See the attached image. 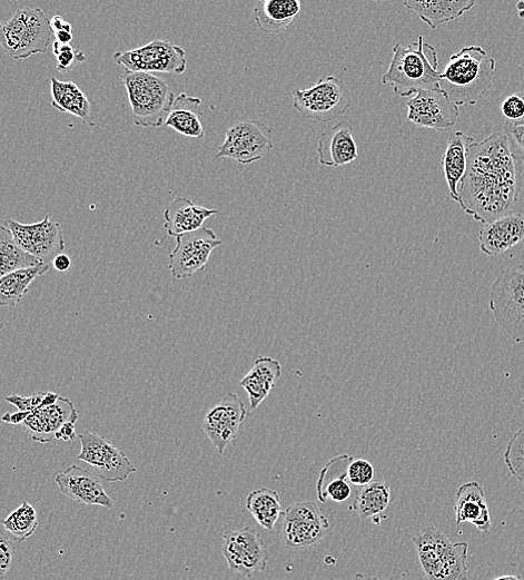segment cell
Returning a JSON list of instances; mask_svg holds the SVG:
<instances>
[{
  "label": "cell",
  "mask_w": 524,
  "mask_h": 580,
  "mask_svg": "<svg viewBox=\"0 0 524 580\" xmlns=\"http://www.w3.org/2000/svg\"><path fill=\"white\" fill-rule=\"evenodd\" d=\"M520 164L504 134L473 142L457 190L462 210L482 225L511 214L522 188Z\"/></svg>",
  "instance_id": "1"
},
{
  "label": "cell",
  "mask_w": 524,
  "mask_h": 580,
  "mask_svg": "<svg viewBox=\"0 0 524 580\" xmlns=\"http://www.w3.org/2000/svg\"><path fill=\"white\" fill-rule=\"evenodd\" d=\"M495 68V61L481 47H465L441 72L439 89L456 107H474L491 90Z\"/></svg>",
  "instance_id": "2"
},
{
  "label": "cell",
  "mask_w": 524,
  "mask_h": 580,
  "mask_svg": "<svg viewBox=\"0 0 524 580\" xmlns=\"http://www.w3.org/2000/svg\"><path fill=\"white\" fill-rule=\"evenodd\" d=\"M436 50L418 37L408 47L396 45L387 72L382 78L384 86L403 99H411L422 91L439 89L441 72L437 71Z\"/></svg>",
  "instance_id": "3"
},
{
  "label": "cell",
  "mask_w": 524,
  "mask_h": 580,
  "mask_svg": "<svg viewBox=\"0 0 524 580\" xmlns=\"http://www.w3.org/2000/svg\"><path fill=\"white\" fill-rule=\"evenodd\" d=\"M137 127L160 128L166 124L176 96L165 80L150 73L126 71L122 76Z\"/></svg>",
  "instance_id": "4"
},
{
  "label": "cell",
  "mask_w": 524,
  "mask_h": 580,
  "mask_svg": "<svg viewBox=\"0 0 524 580\" xmlns=\"http://www.w3.org/2000/svg\"><path fill=\"white\" fill-rule=\"evenodd\" d=\"M55 32L51 21L40 9L19 10L0 30V46L14 61H24L46 55Z\"/></svg>",
  "instance_id": "5"
},
{
  "label": "cell",
  "mask_w": 524,
  "mask_h": 580,
  "mask_svg": "<svg viewBox=\"0 0 524 580\" xmlns=\"http://www.w3.org/2000/svg\"><path fill=\"white\" fill-rule=\"evenodd\" d=\"M490 311L496 325L516 344L524 343V268L498 273L490 291Z\"/></svg>",
  "instance_id": "6"
},
{
  "label": "cell",
  "mask_w": 524,
  "mask_h": 580,
  "mask_svg": "<svg viewBox=\"0 0 524 580\" xmlns=\"http://www.w3.org/2000/svg\"><path fill=\"white\" fill-rule=\"evenodd\" d=\"M294 108L304 119L330 124L343 117L353 104L347 86L335 77L323 78L309 89L293 92Z\"/></svg>",
  "instance_id": "7"
},
{
  "label": "cell",
  "mask_w": 524,
  "mask_h": 580,
  "mask_svg": "<svg viewBox=\"0 0 524 580\" xmlns=\"http://www.w3.org/2000/svg\"><path fill=\"white\" fill-rule=\"evenodd\" d=\"M278 535L289 549H305L320 542L330 524L314 501L287 507L279 519Z\"/></svg>",
  "instance_id": "8"
},
{
  "label": "cell",
  "mask_w": 524,
  "mask_h": 580,
  "mask_svg": "<svg viewBox=\"0 0 524 580\" xmlns=\"http://www.w3.org/2000/svg\"><path fill=\"white\" fill-rule=\"evenodd\" d=\"M273 149V129L258 120H248L228 129L216 157L247 166L264 159Z\"/></svg>",
  "instance_id": "9"
},
{
  "label": "cell",
  "mask_w": 524,
  "mask_h": 580,
  "mask_svg": "<svg viewBox=\"0 0 524 580\" xmlns=\"http://www.w3.org/2000/svg\"><path fill=\"white\" fill-rule=\"evenodd\" d=\"M113 61L130 72L184 75L186 51L168 41L156 40L140 49L118 52Z\"/></svg>",
  "instance_id": "10"
},
{
  "label": "cell",
  "mask_w": 524,
  "mask_h": 580,
  "mask_svg": "<svg viewBox=\"0 0 524 580\" xmlns=\"http://www.w3.org/2000/svg\"><path fill=\"white\" fill-rule=\"evenodd\" d=\"M82 450L78 459L88 463L96 475L108 482H125L137 468L111 441L87 430L79 435Z\"/></svg>",
  "instance_id": "11"
},
{
  "label": "cell",
  "mask_w": 524,
  "mask_h": 580,
  "mask_svg": "<svg viewBox=\"0 0 524 580\" xmlns=\"http://www.w3.org/2000/svg\"><path fill=\"white\" fill-rule=\"evenodd\" d=\"M223 553L233 572L251 578L267 569L269 552L259 532L251 528L227 530Z\"/></svg>",
  "instance_id": "12"
},
{
  "label": "cell",
  "mask_w": 524,
  "mask_h": 580,
  "mask_svg": "<svg viewBox=\"0 0 524 580\" xmlns=\"http://www.w3.org/2000/svg\"><path fill=\"white\" fill-rule=\"evenodd\" d=\"M8 228L16 243L42 264L51 266V263L66 249L62 227L59 223L52 222L49 216L34 225L10 220Z\"/></svg>",
  "instance_id": "13"
},
{
  "label": "cell",
  "mask_w": 524,
  "mask_h": 580,
  "mask_svg": "<svg viewBox=\"0 0 524 580\" xmlns=\"http://www.w3.org/2000/svg\"><path fill=\"white\" fill-rule=\"evenodd\" d=\"M221 245L215 232L206 227L177 237V247L170 255L171 274L177 279L192 277L205 269L214 250Z\"/></svg>",
  "instance_id": "14"
},
{
  "label": "cell",
  "mask_w": 524,
  "mask_h": 580,
  "mask_svg": "<svg viewBox=\"0 0 524 580\" xmlns=\"http://www.w3.org/2000/svg\"><path fill=\"white\" fill-rule=\"evenodd\" d=\"M407 119L417 127L443 132L453 128L459 109L441 89L422 91L406 104Z\"/></svg>",
  "instance_id": "15"
},
{
  "label": "cell",
  "mask_w": 524,
  "mask_h": 580,
  "mask_svg": "<svg viewBox=\"0 0 524 580\" xmlns=\"http://www.w3.org/2000/svg\"><path fill=\"white\" fill-rule=\"evenodd\" d=\"M246 416L245 403L234 393L225 395L206 414L202 429L221 455L225 454L227 446L237 439Z\"/></svg>",
  "instance_id": "16"
},
{
  "label": "cell",
  "mask_w": 524,
  "mask_h": 580,
  "mask_svg": "<svg viewBox=\"0 0 524 580\" xmlns=\"http://www.w3.org/2000/svg\"><path fill=\"white\" fill-rule=\"evenodd\" d=\"M60 491L68 498L87 505H100L112 509L115 500L108 494L100 478L88 470L71 465L56 476Z\"/></svg>",
  "instance_id": "17"
},
{
  "label": "cell",
  "mask_w": 524,
  "mask_h": 580,
  "mask_svg": "<svg viewBox=\"0 0 524 580\" xmlns=\"http://www.w3.org/2000/svg\"><path fill=\"white\" fill-rule=\"evenodd\" d=\"M79 419L80 414L73 402L60 396L56 404L32 412L23 423V427L33 441L46 444L52 442L63 424L68 422L77 424Z\"/></svg>",
  "instance_id": "18"
},
{
  "label": "cell",
  "mask_w": 524,
  "mask_h": 580,
  "mask_svg": "<svg viewBox=\"0 0 524 580\" xmlns=\"http://www.w3.org/2000/svg\"><path fill=\"white\" fill-rule=\"evenodd\" d=\"M524 240V215L508 214L483 226L478 234L479 250L497 257Z\"/></svg>",
  "instance_id": "19"
},
{
  "label": "cell",
  "mask_w": 524,
  "mask_h": 580,
  "mask_svg": "<svg viewBox=\"0 0 524 580\" xmlns=\"http://www.w3.org/2000/svg\"><path fill=\"white\" fill-rule=\"evenodd\" d=\"M317 153L319 164L328 168L344 167L358 159V148L350 122L342 120L328 128L319 138Z\"/></svg>",
  "instance_id": "20"
},
{
  "label": "cell",
  "mask_w": 524,
  "mask_h": 580,
  "mask_svg": "<svg viewBox=\"0 0 524 580\" xmlns=\"http://www.w3.org/2000/svg\"><path fill=\"white\" fill-rule=\"evenodd\" d=\"M455 522H469L481 532L491 528V515L483 486L471 481L462 484L455 497Z\"/></svg>",
  "instance_id": "21"
},
{
  "label": "cell",
  "mask_w": 524,
  "mask_h": 580,
  "mask_svg": "<svg viewBox=\"0 0 524 580\" xmlns=\"http://www.w3.org/2000/svg\"><path fill=\"white\" fill-rule=\"evenodd\" d=\"M300 11L299 0H261L254 10V18L263 33L277 36L295 24Z\"/></svg>",
  "instance_id": "22"
},
{
  "label": "cell",
  "mask_w": 524,
  "mask_h": 580,
  "mask_svg": "<svg viewBox=\"0 0 524 580\" xmlns=\"http://www.w3.org/2000/svg\"><path fill=\"white\" fill-rule=\"evenodd\" d=\"M220 212L204 208L188 198H177L165 212V228L169 236L179 237L197 232L204 224Z\"/></svg>",
  "instance_id": "23"
},
{
  "label": "cell",
  "mask_w": 524,
  "mask_h": 580,
  "mask_svg": "<svg viewBox=\"0 0 524 580\" xmlns=\"http://www.w3.org/2000/svg\"><path fill=\"white\" fill-rule=\"evenodd\" d=\"M475 6L474 0H454V2L452 0H434V2L407 0L404 2V7L414 12L432 30L457 20Z\"/></svg>",
  "instance_id": "24"
},
{
  "label": "cell",
  "mask_w": 524,
  "mask_h": 580,
  "mask_svg": "<svg viewBox=\"0 0 524 580\" xmlns=\"http://www.w3.org/2000/svg\"><path fill=\"white\" fill-rule=\"evenodd\" d=\"M474 142L472 137L462 131L452 134L442 156V167L448 187L449 198L458 204V186L467 168L468 148Z\"/></svg>",
  "instance_id": "25"
},
{
  "label": "cell",
  "mask_w": 524,
  "mask_h": 580,
  "mask_svg": "<svg viewBox=\"0 0 524 580\" xmlns=\"http://www.w3.org/2000/svg\"><path fill=\"white\" fill-rule=\"evenodd\" d=\"M281 376L279 361L258 356L253 368L240 381V386L246 390L250 401V409L256 410L268 397Z\"/></svg>",
  "instance_id": "26"
},
{
  "label": "cell",
  "mask_w": 524,
  "mask_h": 580,
  "mask_svg": "<svg viewBox=\"0 0 524 580\" xmlns=\"http://www.w3.org/2000/svg\"><path fill=\"white\" fill-rule=\"evenodd\" d=\"M202 101L186 94L176 98L165 126L184 137L201 139L205 137L201 118Z\"/></svg>",
  "instance_id": "27"
},
{
  "label": "cell",
  "mask_w": 524,
  "mask_h": 580,
  "mask_svg": "<svg viewBox=\"0 0 524 580\" xmlns=\"http://www.w3.org/2000/svg\"><path fill=\"white\" fill-rule=\"evenodd\" d=\"M52 106L63 112L81 119L89 126L92 121V106L90 99L73 82L51 79Z\"/></svg>",
  "instance_id": "28"
},
{
  "label": "cell",
  "mask_w": 524,
  "mask_h": 580,
  "mask_svg": "<svg viewBox=\"0 0 524 580\" xmlns=\"http://www.w3.org/2000/svg\"><path fill=\"white\" fill-rule=\"evenodd\" d=\"M468 543L452 542L424 572L426 580H467L468 579Z\"/></svg>",
  "instance_id": "29"
},
{
  "label": "cell",
  "mask_w": 524,
  "mask_h": 580,
  "mask_svg": "<svg viewBox=\"0 0 524 580\" xmlns=\"http://www.w3.org/2000/svg\"><path fill=\"white\" fill-rule=\"evenodd\" d=\"M50 265L39 264L0 278V306L14 307L29 293L32 283L49 273Z\"/></svg>",
  "instance_id": "30"
},
{
  "label": "cell",
  "mask_w": 524,
  "mask_h": 580,
  "mask_svg": "<svg viewBox=\"0 0 524 580\" xmlns=\"http://www.w3.org/2000/svg\"><path fill=\"white\" fill-rule=\"evenodd\" d=\"M390 503V488L385 481H373L360 486L357 491L350 510L362 520L377 518Z\"/></svg>",
  "instance_id": "31"
},
{
  "label": "cell",
  "mask_w": 524,
  "mask_h": 580,
  "mask_svg": "<svg viewBox=\"0 0 524 580\" xmlns=\"http://www.w3.org/2000/svg\"><path fill=\"white\" fill-rule=\"evenodd\" d=\"M246 507L254 519L267 530L276 527L284 511L279 493L268 488L251 491Z\"/></svg>",
  "instance_id": "32"
},
{
  "label": "cell",
  "mask_w": 524,
  "mask_h": 580,
  "mask_svg": "<svg viewBox=\"0 0 524 580\" xmlns=\"http://www.w3.org/2000/svg\"><path fill=\"white\" fill-rule=\"evenodd\" d=\"M40 263L26 253L14 240L11 230L0 225V278L20 269L34 267Z\"/></svg>",
  "instance_id": "33"
},
{
  "label": "cell",
  "mask_w": 524,
  "mask_h": 580,
  "mask_svg": "<svg viewBox=\"0 0 524 580\" xmlns=\"http://www.w3.org/2000/svg\"><path fill=\"white\" fill-rule=\"evenodd\" d=\"M353 460L352 456L335 474H333L329 462L322 470L317 482V494L322 502H326L327 499H332L334 502H344L350 498L353 490L347 479V466Z\"/></svg>",
  "instance_id": "34"
},
{
  "label": "cell",
  "mask_w": 524,
  "mask_h": 580,
  "mask_svg": "<svg viewBox=\"0 0 524 580\" xmlns=\"http://www.w3.org/2000/svg\"><path fill=\"white\" fill-rule=\"evenodd\" d=\"M4 529L18 542H22L34 534L39 528L38 511L33 504L23 501L4 521Z\"/></svg>",
  "instance_id": "35"
},
{
  "label": "cell",
  "mask_w": 524,
  "mask_h": 580,
  "mask_svg": "<svg viewBox=\"0 0 524 580\" xmlns=\"http://www.w3.org/2000/svg\"><path fill=\"white\" fill-rule=\"evenodd\" d=\"M504 463L510 473L524 484V426L518 429L507 442Z\"/></svg>",
  "instance_id": "36"
},
{
  "label": "cell",
  "mask_w": 524,
  "mask_h": 580,
  "mask_svg": "<svg viewBox=\"0 0 524 580\" xmlns=\"http://www.w3.org/2000/svg\"><path fill=\"white\" fill-rule=\"evenodd\" d=\"M375 469L373 464L364 459H354L347 466V479L356 486H364L373 482Z\"/></svg>",
  "instance_id": "37"
},
{
  "label": "cell",
  "mask_w": 524,
  "mask_h": 580,
  "mask_svg": "<svg viewBox=\"0 0 524 580\" xmlns=\"http://www.w3.org/2000/svg\"><path fill=\"white\" fill-rule=\"evenodd\" d=\"M17 540L6 529L0 528V580H3L13 566Z\"/></svg>",
  "instance_id": "38"
},
{
  "label": "cell",
  "mask_w": 524,
  "mask_h": 580,
  "mask_svg": "<svg viewBox=\"0 0 524 580\" xmlns=\"http://www.w3.org/2000/svg\"><path fill=\"white\" fill-rule=\"evenodd\" d=\"M504 136L506 137L514 158L524 163V121L505 122Z\"/></svg>",
  "instance_id": "39"
},
{
  "label": "cell",
  "mask_w": 524,
  "mask_h": 580,
  "mask_svg": "<svg viewBox=\"0 0 524 580\" xmlns=\"http://www.w3.org/2000/svg\"><path fill=\"white\" fill-rule=\"evenodd\" d=\"M53 53L58 61V70L61 72L70 70L77 61L83 63L87 60L85 53L76 51L72 46H63L57 41Z\"/></svg>",
  "instance_id": "40"
},
{
  "label": "cell",
  "mask_w": 524,
  "mask_h": 580,
  "mask_svg": "<svg viewBox=\"0 0 524 580\" xmlns=\"http://www.w3.org/2000/svg\"><path fill=\"white\" fill-rule=\"evenodd\" d=\"M501 111L507 122L524 121V92L505 98L502 102Z\"/></svg>",
  "instance_id": "41"
},
{
  "label": "cell",
  "mask_w": 524,
  "mask_h": 580,
  "mask_svg": "<svg viewBox=\"0 0 524 580\" xmlns=\"http://www.w3.org/2000/svg\"><path fill=\"white\" fill-rule=\"evenodd\" d=\"M46 395V392H38L31 396L12 394L7 397V401L10 404L17 406L19 411L32 413L41 407Z\"/></svg>",
  "instance_id": "42"
},
{
  "label": "cell",
  "mask_w": 524,
  "mask_h": 580,
  "mask_svg": "<svg viewBox=\"0 0 524 580\" xmlns=\"http://www.w3.org/2000/svg\"><path fill=\"white\" fill-rule=\"evenodd\" d=\"M78 438L75 423L68 422L56 433L55 439L63 441H73Z\"/></svg>",
  "instance_id": "43"
},
{
  "label": "cell",
  "mask_w": 524,
  "mask_h": 580,
  "mask_svg": "<svg viewBox=\"0 0 524 580\" xmlns=\"http://www.w3.org/2000/svg\"><path fill=\"white\" fill-rule=\"evenodd\" d=\"M30 412L18 411L16 413H7L2 416V421L8 424H23L30 416Z\"/></svg>",
  "instance_id": "44"
},
{
  "label": "cell",
  "mask_w": 524,
  "mask_h": 580,
  "mask_svg": "<svg viewBox=\"0 0 524 580\" xmlns=\"http://www.w3.org/2000/svg\"><path fill=\"white\" fill-rule=\"evenodd\" d=\"M51 28L55 33L70 32L73 33L72 26L61 17H56L51 21Z\"/></svg>",
  "instance_id": "45"
},
{
  "label": "cell",
  "mask_w": 524,
  "mask_h": 580,
  "mask_svg": "<svg viewBox=\"0 0 524 580\" xmlns=\"http://www.w3.org/2000/svg\"><path fill=\"white\" fill-rule=\"evenodd\" d=\"M55 268L58 272L66 273L72 267V260L68 255L61 254L53 262Z\"/></svg>",
  "instance_id": "46"
},
{
  "label": "cell",
  "mask_w": 524,
  "mask_h": 580,
  "mask_svg": "<svg viewBox=\"0 0 524 580\" xmlns=\"http://www.w3.org/2000/svg\"><path fill=\"white\" fill-rule=\"evenodd\" d=\"M55 37L57 38V42H59L63 46H71V43L75 40L73 33H70V32L55 33Z\"/></svg>",
  "instance_id": "47"
},
{
  "label": "cell",
  "mask_w": 524,
  "mask_h": 580,
  "mask_svg": "<svg viewBox=\"0 0 524 580\" xmlns=\"http://www.w3.org/2000/svg\"><path fill=\"white\" fill-rule=\"evenodd\" d=\"M350 580H393V578H380V577H366L362 573H357L353 579Z\"/></svg>",
  "instance_id": "48"
},
{
  "label": "cell",
  "mask_w": 524,
  "mask_h": 580,
  "mask_svg": "<svg viewBox=\"0 0 524 580\" xmlns=\"http://www.w3.org/2000/svg\"><path fill=\"white\" fill-rule=\"evenodd\" d=\"M493 580H521V578L515 574H504V576H500Z\"/></svg>",
  "instance_id": "49"
},
{
  "label": "cell",
  "mask_w": 524,
  "mask_h": 580,
  "mask_svg": "<svg viewBox=\"0 0 524 580\" xmlns=\"http://www.w3.org/2000/svg\"><path fill=\"white\" fill-rule=\"evenodd\" d=\"M517 9H518V12H520V18L524 19V3H518L517 4Z\"/></svg>",
  "instance_id": "50"
},
{
  "label": "cell",
  "mask_w": 524,
  "mask_h": 580,
  "mask_svg": "<svg viewBox=\"0 0 524 580\" xmlns=\"http://www.w3.org/2000/svg\"><path fill=\"white\" fill-rule=\"evenodd\" d=\"M524 166V163H523ZM522 188H524V175H522Z\"/></svg>",
  "instance_id": "51"
},
{
  "label": "cell",
  "mask_w": 524,
  "mask_h": 580,
  "mask_svg": "<svg viewBox=\"0 0 524 580\" xmlns=\"http://www.w3.org/2000/svg\"><path fill=\"white\" fill-rule=\"evenodd\" d=\"M2 28H3V26H2V24H0V30H2Z\"/></svg>",
  "instance_id": "52"
},
{
  "label": "cell",
  "mask_w": 524,
  "mask_h": 580,
  "mask_svg": "<svg viewBox=\"0 0 524 580\" xmlns=\"http://www.w3.org/2000/svg\"><path fill=\"white\" fill-rule=\"evenodd\" d=\"M521 580H524V578H521Z\"/></svg>",
  "instance_id": "53"
}]
</instances>
